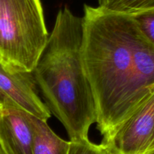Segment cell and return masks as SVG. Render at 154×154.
Masks as SVG:
<instances>
[{"label":"cell","instance_id":"obj_10","mask_svg":"<svg viewBox=\"0 0 154 154\" xmlns=\"http://www.w3.org/2000/svg\"><path fill=\"white\" fill-rule=\"evenodd\" d=\"M70 141V140H69ZM68 154H112L102 143L95 144L90 140L70 141Z\"/></svg>","mask_w":154,"mask_h":154},{"label":"cell","instance_id":"obj_1","mask_svg":"<svg viewBox=\"0 0 154 154\" xmlns=\"http://www.w3.org/2000/svg\"><path fill=\"white\" fill-rule=\"evenodd\" d=\"M82 57L103 140L135 111L154 87V46L134 17L84 5Z\"/></svg>","mask_w":154,"mask_h":154},{"label":"cell","instance_id":"obj_5","mask_svg":"<svg viewBox=\"0 0 154 154\" xmlns=\"http://www.w3.org/2000/svg\"><path fill=\"white\" fill-rule=\"evenodd\" d=\"M0 96L4 106H14L47 121L51 112L35 89L32 72L13 70L0 62Z\"/></svg>","mask_w":154,"mask_h":154},{"label":"cell","instance_id":"obj_2","mask_svg":"<svg viewBox=\"0 0 154 154\" xmlns=\"http://www.w3.org/2000/svg\"><path fill=\"white\" fill-rule=\"evenodd\" d=\"M82 17L67 7L58 11L48 42L32 72L45 105L70 141L89 140L95 103L82 57Z\"/></svg>","mask_w":154,"mask_h":154},{"label":"cell","instance_id":"obj_9","mask_svg":"<svg viewBox=\"0 0 154 154\" xmlns=\"http://www.w3.org/2000/svg\"><path fill=\"white\" fill-rule=\"evenodd\" d=\"M131 16L142 35L154 46V9Z\"/></svg>","mask_w":154,"mask_h":154},{"label":"cell","instance_id":"obj_11","mask_svg":"<svg viewBox=\"0 0 154 154\" xmlns=\"http://www.w3.org/2000/svg\"><path fill=\"white\" fill-rule=\"evenodd\" d=\"M97 1H98L99 6L103 7L106 9H110L118 0H97Z\"/></svg>","mask_w":154,"mask_h":154},{"label":"cell","instance_id":"obj_14","mask_svg":"<svg viewBox=\"0 0 154 154\" xmlns=\"http://www.w3.org/2000/svg\"><path fill=\"white\" fill-rule=\"evenodd\" d=\"M0 100H2V101L3 102V100H2V97H1V96H0ZM3 103H4V102H3Z\"/></svg>","mask_w":154,"mask_h":154},{"label":"cell","instance_id":"obj_8","mask_svg":"<svg viewBox=\"0 0 154 154\" xmlns=\"http://www.w3.org/2000/svg\"><path fill=\"white\" fill-rule=\"evenodd\" d=\"M154 9V0H118L110 11L134 15L143 11Z\"/></svg>","mask_w":154,"mask_h":154},{"label":"cell","instance_id":"obj_12","mask_svg":"<svg viewBox=\"0 0 154 154\" xmlns=\"http://www.w3.org/2000/svg\"><path fill=\"white\" fill-rule=\"evenodd\" d=\"M0 154H7L6 152L5 151V149H3L2 146L1 145V143H0Z\"/></svg>","mask_w":154,"mask_h":154},{"label":"cell","instance_id":"obj_3","mask_svg":"<svg viewBox=\"0 0 154 154\" xmlns=\"http://www.w3.org/2000/svg\"><path fill=\"white\" fill-rule=\"evenodd\" d=\"M48 35L40 0H0V62L4 66L32 72Z\"/></svg>","mask_w":154,"mask_h":154},{"label":"cell","instance_id":"obj_7","mask_svg":"<svg viewBox=\"0 0 154 154\" xmlns=\"http://www.w3.org/2000/svg\"><path fill=\"white\" fill-rule=\"evenodd\" d=\"M30 125L33 140V154H68L70 141H66L54 133L47 121L25 111Z\"/></svg>","mask_w":154,"mask_h":154},{"label":"cell","instance_id":"obj_6","mask_svg":"<svg viewBox=\"0 0 154 154\" xmlns=\"http://www.w3.org/2000/svg\"><path fill=\"white\" fill-rule=\"evenodd\" d=\"M0 143L7 154H33L32 129L24 110L3 106L0 112Z\"/></svg>","mask_w":154,"mask_h":154},{"label":"cell","instance_id":"obj_13","mask_svg":"<svg viewBox=\"0 0 154 154\" xmlns=\"http://www.w3.org/2000/svg\"><path fill=\"white\" fill-rule=\"evenodd\" d=\"M3 106H4L3 102H2V100H0V112H1L2 109V108H3Z\"/></svg>","mask_w":154,"mask_h":154},{"label":"cell","instance_id":"obj_4","mask_svg":"<svg viewBox=\"0 0 154 154\" xmlns=\"http://www.w3.org/2000/svg\"><path fill=\"white\" fill-rule=\"evenodd\" d=\"M101 143L112 154H154V87L135 111Z\"/></svg>","mask_w":154,"mask_h":154}]
</instances>
